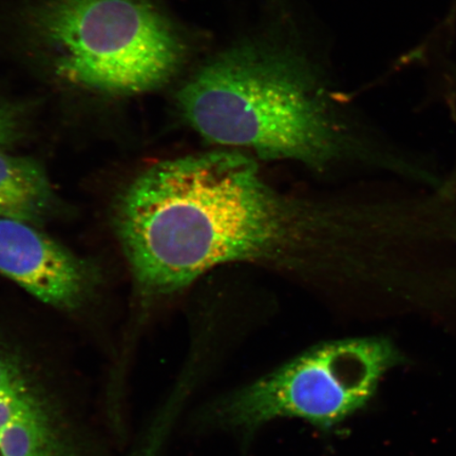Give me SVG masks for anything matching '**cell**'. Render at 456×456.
<instances>
[{"mask_svg": "<svg viewBox=\"0 0 456 456\" xmlns=\"http://www.w3.org/2000/svg\"><path fill=\"white\" fill-rule=\"evenodd\" d=\"M112 222L136 288L150 299L240 262L358 279L372 269L381 236L374 205L284 195L237 150L152 165L118 193Z\"/></svg>", "mask_w": 456, "mask_h": 456, "instance_id": "obj_1", "label": "cell"}, {"mask_svg": "<svg viewBox=\"0 0 456 456\" xmlns=\"http://www.w3.org/2000/svg\"><path fill=\"white\" fill-rule=\"evenodd\" d=\"M204 140L316 170L366 156L304 56L270 42H244L208 61L176 95Z\"/></svg>", "mask_w": 456, "mask_h": 456, "instance_id": "obj_2", "label": "cell"}, {"mask_svg": "<svg viewBox=\"0 0 456 456\" xmlns=\"http://www.w3.org/2000/svg\"><path fill=\"white\" fill-rule=\"evenodd\" d=\"M20 26L44 71L85 94L151 93L185 59L178 30L151 0H27Z\"/></svg>", "mask_w": 456, "mask_h": 456, "instance_id": "obj_3", "label": "cell"}, {"mask_svg": "<svg viewBox=\"0 0 456 456\" xmlns=\"http://www.w3.org/2000/svg\"><path fill=\"white\" fill-rule=\"evenodd\" d=\"M407 362L387 338L328 342L219 399L208 414L213 424L235 429L278 418L329 429L366 406L387 370Z\"/></svg>", "mask_w": 456, "mask_h": 456, "instance_id": "obj_4", "label": "cell"}, {"mask_svg": "<svg viewBox=\"0 0 456 456\" xmlns=\"http://www.w3.org/2000/svg\"><path fill=\"white\" fill-rule=\"evenodd\" d=\"M0 275L45 305L77 310L98 290L102 275L94 262L62 247L36 225L0 219Z\"/></svg>", "mask_w": 456, "mask_h": 456, "instance_id": "obj_5", "label": "cell"}, {"mask_svg": "<svg viewBox=\"0 0 456 456\" xmlns=\"http://www.w3.org/2000/svg\"><path fill=\"white\" fill-rule=\"evenodd\" d=\"M0 456H77L69 426L47 387L2 339Z\"/></svg>", "mask_w": 456, "mask_h": 456, "instance_id": "obj_6", "label": "cell"}, {"mask_svg": "<svg viewBox=\"0 0 456 456\" xmlns=\"http://www.w3.org/2000/svg\"><path fill=\"white\" fill-rule=\"evenodd\" d=\"M59 204L41 163L0 151V219L42 225Z\"/></svg>", "mask_w": 456, "mask_h": 456, "instance_id": "obj_7", "label": "cell"}, {"mask_svg": "<svg viewBox=\"0 0 456 456\" xmlns=\"http://www.w3.org/2000/svg\"><path fill=\"white\" fill-rule=\"evenodd\" d=\"M27 123V107L0 94V151L7 150L24 138Z\"/></svg>", "mask_w": 456, "mask_h": 456, "instance_id": "obj_8", "label": "cell"}, {"mask_svg": "<svg viewBox=\"0 0 456 456\" xmlns=\"http://www.w3.org/2000/svg\"><path fill=\"white\" fill-rule=\"evenodd\" d=\"M152 450H153L152 447H150V449L145 450V452H144V449H142V452L139 456H152V454H151Z\"/></svg>", "mask_w": 456, "mask_h": 456, "instance_id": "obj_9", "label": "cell"}]
</instances>
